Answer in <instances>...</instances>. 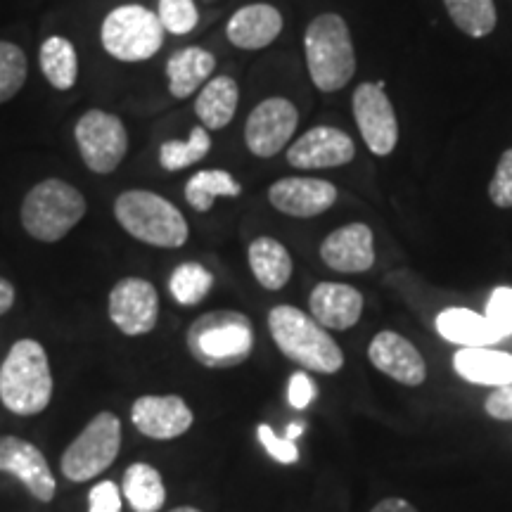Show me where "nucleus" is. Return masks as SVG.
<instances>
[{
    "instance_id": "obj_1",
    "label": "nucleus",
    "mask_w": 512,
    "mask_h": 512,
    "mask_svg": "<svg viewBox=\"0 0 512 512\" xmlns=\"http://www.w3.org/2000/svg\"><path fill=\"white\" fill-rule=\"evenodd\" d=\"M306 67L320 93H337L356 76V48L347 19L325 12L311 19L304 34Z\"/></svg>"
},
{
    "instance_id": "obj_2",
    "label": "nucleus",
    "mask_w": 512,
    "mask_h": 512,
    "mask_svg": "<svg viewBox=\"0 0 512 512\" xmlns=\"http://www.w3.org/2000/svg\"><path fill=\"white\" fill-rule=\"evenodd\" d=\"M53 399V373L46 349L36 339H17L0 366V401L10 413L31 418Z\"/></svg>"
},
{
    "instance_id": "obj_3",
    "label": "nucleus",
    "mask_w": 512,
    "mask_h": 512,
    "mask_svg": "<svg viewBox=\"0 0 512 512\" xmlns=\"http://www.w3.org/2000/svg\"><path fill=\"white\" fill-rule=\"evenodd\" d=\"M268 330L280 354L313 373L335 375L344 368V351L323 325L297 306L280 304L268 313Z\"/></svg>"
},
{
    "instance_id": "obj_4",
    "label": "nucleus",
    "mask_w": 512,
    "mask_h": 512,
    "mask_svg": "<svg viewBox=\"0 0 512 512\" xmlns=\"http://www.w3.org/2000/svg\"><path fill=\"white\" fill-rule=\"evenodd\" d=\"M190 356L204 368L226 370L245 363L254 349V325L240 311L219 309L192 320L185 332Z\"/></svg>"
},
{
    "instance_id": "obj_5",
    "label": "nucleus",
    "mask_w": 512,
    "mask_h": 512,
    "mask_svg": "<svg viewBox=\"0 0 512 512\" xmlns=\"http://www.w3.org/2000/svg\"><path fill=\"white\" fill-rule=\"evenodd\" d=\"M114 216L131 238L145 245L178 249L190 238L185 216L169 200L150 190H126L114 202Z\"/></svg>"
},
{
    "instance_id": "obj_6",
    "label": "nucleus",
    "mask_w": 512,
    "mask_h": 512,
    "mask_svg": "<svg viewBox=\"0 0 512 512\" xmlns=\"http://www.w3.org/2000/svg\"><path fill=\"white\" fill-rule=\"evenodd\" d=\"M86 216V197L60 178L34 185L22 202V226L34 240L57 242Z\"/></svg>"
},
{
    "instance_id": "obj_7",
    "label": "nucleus",
    "mask_w": 512,
    "mask_h": 512,
    "mask_svg": "<svg viewBox=\"0 0 512 512\" xmlns=\"http://www.w3.org/2000/svg\"><path fill=\"white\" fill-rule=\"evenodd\" d=\"M100 38L114 60L143 62L164 46V27L143 5H119L102 22Z\"/></svg>"
},
{
    "instance_id": "obj_8",
    "label": "nucleus",
    "mask_w": 512,
    "mask_h": 512,
    "mask_svg": "<svg viewBox=\"0 0 512 512\" xmlns=\"http://www.w3.org/2000/svg\"><path fill=\"white\" fill-rule=\"evenodd\" d=\"M121 448V420L102 411L83 427V432L64 448L60 470L69 482H91L112 467Z\"/></svg>"
},
{
    "instance_id": "obj_9",
    "label": "nucleus",
    "mask_w": 512,
    "mask_h": 512,
    "mask_svg": "<svg viewBox=\"0 0 512 512\" xmlns=\"http://www.w3.org/2000/svg\"><path fill=\"white\" fill-rule=\"evenodd\" d=\"M76 145L81 159L93 174H112L128 152V133L119 117L110 112L91 110L76 121Z\"/></svg>"
},
{
    "instance_id": "obj_10",
    "label": "nucleus",
    "mask_w": 512,
    "mask_h": 512,
    "mask_svg": "<svg viewBox=\"0 0 512 512\" xmlns=\"http://www.w3.org/2000/svg\"><path fill=\"white\" fill-rule=\"evenodd\" d=\"M351 112L363 143L375 157H389L399 145V119L384 83L366 81L354 91Z\"/></svg>"
},
{
    "instance_id": "obj_11",
    "label": "nucleus",
    "mask_w": 512,
    "mask_h": 512,
    "mask_svg": "<svg viewBox=\"0 0 512 512\" xmlns=\"http://www.w3.org/2000/svg\"><path fill=\"white\" fill-rule=\"evenodd\" d=\"M299 126V110L287 98H266L254 107L245 124V145L254 157L271 159L290 145Z\"/></svg>"
},
{
    "instance_id": "obj_12",
    "label": "nucleus",
    "mask_w": 512,
    "mask_h": 512,
    "mask_svg": "<svg viewBox=\"0 0 512 512\" xmlns=\"http://www.w3.org/2000/svg\"><path fill=\"white\" fill-rule=\"evenodd\" d=\"M107 313L126 337L150 335L157 328L159 294L145 278H124L112 287Z\"/></svg>"
},
{
    "instance_id": "obj_13",
    "label": "nucleus",
    "mask_w": 512,
    "mask_h": 512,
    "mask_svg": "<svg viewBox=\"0 0 512 512\" xmlns=\"http://www.w3.org/2000/svg\"><path fill=\"white\" fill-rule=\"evenodd\" d=\"M354 157V138L335 126H313L287 147V162L304 171L339 169L354 162Z\"/></svg>"
},
{
    "instance_id": "obj_14",
    "label": "nucleus",
    "mask_w": 512,
    "mask_h": 512,
    "mask_svg": "<svg viewBox=\"0 0 512 512\" xmlns=\"http://www.w3.org/2000/svg\"><path fill=\"white\" fill-rule=\"evenodd\" d=\"M0 472L19 479L38 503H50L57 494V482L41 448L22 437H0Z\"/></svg>"
},
{
    "instance_id": "obj_15",
    "label": "nucleus",
    "mask_w": 512,
    "mask_h": 512,
    "mask_svg": "<svg viewBox=\"0 0 512 512\" xmlns=\"http://www.w3.org/2000/svg\"><path fill=\"white\" fill-rule=\"evenodd\" d=\"M131 422L143 437L171 441L183 437L190 430L195 415H192V408L185 403L183 396L145 394L133 403Z\"/></svg>"
},
{
    "instance_id": "obj_16",
    "label": "nucleus",
    "mask_w": 512,
    "mask_h": 512,
    "mask_svg": "<svg viewBox=\"0 0 512 512\" xmlns=\"http://www.w3.org/2000/svg\"><path fill=\"white\" fill-rule=\"evenodd\" d=\"M268 202L292 219H313L337 202V185L325 178L287 176L268 188Z\"/></svg>"
},
{
    "instance_id": "obj_17",
    "label": "nucleus",
    "mask_w": 512,
    "mask_h": 512,
    "mask_svg": "<svg viewBox=\"0 0 512 512\" xmlns=\"http://www.w3.org/2000/svg\"><path fill=\"white\" fill-rule=\"evenodd\" d=\"M368 358L380 373L392 377L394 382L406 384V387H420L427 380L425 358L418 347L399 332H377L368 347Z\"/></svg>"
},
{
    "instance_id": "obj_18",
    "label": "nucleus",
    "mask_w": 512,
    "mask_h": 512,
    "mask_svg": "<svg viewBox=\"0 0 512 512\" xmlns=\"http://www.w3.org/2000/svg\"><path fill=\"white\" fill-rule=\"evenodd\" d=\"M320 259L337 273H366L375 264V235L366 223H347L320 242Z\"/></svg>"
},
{
    "instance_id": "obj_19",
    "label": "nucleus",
    "mask_w": 512,
    "mask_h": 512,
    "mask_svg": "<svg viewBox=\"0 0 512 512\" xmlns=\"http://www.w3.org/2000/svg\"><path fill=\"white\" fill-rule=\"evenodd\" d=\"M309 309L325 330L344 332L361 320L363 294L344 283H318L309 294Z\"/></svg>"
},
{
    "instance_id": "obj_20",
    "label": "nucleus",
    "mask_w": 512,
    "mask_h": 512,
    "mask_svg": "<svg viewBox=\"0 0 512 512\" xmlns=\"http://www.w3.org/2000/svg\"><path fill=\"white\" fill-rule=\"evenodd\" d=\"M283 31V15L268 3L245 5L228 19L226 36L240 50H264Z\"/></svg>"
},
{
    "instance_id": "obj_21",
    "label": "nucleus",
    "mask_w": 512,
    "mask_h": 512,
    "mask_svg": "<svg viewBox=\"0 0 512 512\" xmlns=\"http://www.w3.org/2000/svg\"><path fill=\"white\" fill-rule=\"evenodd\" d=\"M453 370L470 384L505 387L512 384V354L491 347H463L453 356Z\"/></svg>"
},
{
    "instance_id": "obj_22",
    "label": "nucleus",
    "mask_w": 512,
    "mask_h": 512,
    "mask_svg": "<svg viewBox=\"0 0 512 512\" xmlns=\"http://www.w3.org/2000/svg\"><path fill=\"white\" fill-rule=\"evenodd\" d=\"M216 69V57L204 48H183L166 62V76H169V91L174 98L185 100L197 93Z\"/></svg>"
},
{
    "instance_id": "obj_23",
    "label": "nucleus",
    "mask_w": 512,
    "mask_h": 512,
    "mask_svg": "<svg viewBox=\"0 0 512 512\" xmlns=\"http://www.w3.org/2000/svg\"><path fill=\"white\" fill-rule=\"evenodd\" d=\"M240 88L233 76H214L202 86L195 100V114L207 131H221L238 112Z\"/></svg>"
},
{
    "instance_id": "obj_24",
    "label": "nucleus",
    "mask_w": 512,
    "mask_h": 512,
    "mask_svg": "<svg viewBox=\"0 0 512 512\" xmlns=\"http://www.w3.org/2000/svg\"><path fill=\"white\" fill-rule=\"evenodd\" d=\"M249 268H252L256 283L264 290L278 292L292 278V256L287 247L275 238H256L247 249Z\"/></svg>"
},
{
    "instance_id": "obj_25",
    "label": "nucleus",
    "mask_w": 512,
    "mask_h": 512,
    "mask_svg": "<svg viewBox=\"0 0 512 512\" xmlns=\"http://www.w3.org/2000/svg\"><path fill=\"white\" fill-rule=\"evenodd\" d=\"M437 332L446 342L460 344V347H491V344L501 342L486 316H479L470 309H458V306L439 313Z\"/></svg>"
},
{
    "instance_id": "obj_26",
    "label": "nucleus",
    "mask_w": 512,
    "mask_h": 512,
    "mask_svg": "<svg viewBox=\"0 0 512 512\" xmlns=\"http://www.w3.org/2000/svg\"><path fill=\"white\" fill-rule=\"evenodd\" d=\"M121 494L136 512H157L166 503V486L157 467L133 463L126 467Z\"/></svg>"
},
{
    "instance_id": "obj_27",
    "label": "nucleus",
    "mask_w": 512,
    "mask_h": 512,
    "mask_svg": "<svg viewBox=\"0 0 512 512\" xmlns=\"http://www.w3.org/2000/svg\"><path fill=\"white\" fill-rule=\"evenodd\" d=\"M242 185L228 174L226 169H207L197 171L195 176L185 183V202L195 211L214 209L216 197H240Z\"/></svg>"
},
{
    "instance_id": "obj_28",
    "label": "nucleus",
    "mask_w": 512,
    "mask_h": 512,
    "mask_svg": "<svg viewBox=\"0 0 512 512\" xmlns=\"http://www.w3.org/2000/svg\"><path fill=\"white\" fill-rule=\"evenodd\" d=\"M41 69L57 91H69L79 79V57L67 38L50 36L41 46Z\"/></svg>"
},
{
    "instance_id": "obj_29",
    "label": "nucleus",
    "mask_w": 512,
    "mask_h": 512,
    "mask_svg": "<svg viewBox=\"0 0 512 512\" xmlns=\"http://www.w3.org/2000/svg\"><path fill=\"white\" fill-rule=\"evenodd\" d=\"M441 3H444L456 29L463 31L465 36L479 41V38L494 34L498 24V10L494 0H441Z\"/></svg>"
},
{
    "instance_id": "obj_30",
    "label": "nucleus",
    "mask_w": 512,
    "mask_h": 512,
    "mask_svg": "<svg viewBox=\"0 0 512 512\" xmlns=\"http://www.w3.org/2000/svg\"><path fill=\"white\" fill-rule=\"evenodd\" d=\"M211 152V136L204 126H195L188 140H166L159 150V164L166 171H181L202 162Z\"/></svg>"
},
{
    "instance_id": "obj_31",
    "label": "nucleus",
    "mask_w": 512,
    "mask_h": 512,
    "mask_svg": "<svg viewBox=\"0 0 512 512\" xmlns=\"http://www.w3.org/2000/svg\"><path fill=\"white\" fill-rule=\"evenodd\" d=\"M214 287V275L207 266L197 261H185L176 266V271L169 278V292L181 306H197Z\"/></svg>"
},
{
    "instance_id": "obj_32",
    "label": "nucleus",
    "mask_w": 512,
    "mask_h": 512,
    "mask_svg": "<svg viewBox=\"0 0 512 512\" xmlns=\"http://www.w3.org/2000/svg\"><path fill=\"white\" fill-rule=\"evenodd\" d=\"M27 55L10 41H0V105L15 98L27 81Z\"/></svg>"
},
{
    "instance_id": "obj_33",
    "label": "nucleus",
    "mask_w": 512,
    "mask_h": 512,
    "mask_svg": "<svg viewBox=\"0 0 512 512\" xmlns=\"http://www.w3.org/2000/svg\"><path fill=\"white\" fill-rule=\"evenodd\" d=\"M159 22L169 34L183 36L190 34L200 22V12L195 8V0H159Z\"/></svg>"
},
{
    "instance_id": "obj_34",
    "label": "nucleus",
    "mask_w": 512,
    "mask_h": 512,
    "mask_svg": "<svg viewBox=\"0 0 512 512\" xmlns=\"http://www.w3.org/2000/svg\"><path fill=\"white\" fill-rule=\"evenodd\" d=\"M484 316L494 325L501 342L512 337V287H496L491 292Z\"/></svg>"
},
{
    "instance_id": "obj_35",
    "label": "nucleus",
    "mask_w": 512,
    "mask_h": 512,
    "mask_svg": "<svg viewBox=\"0 0 512 512\" xmlns=\"http://www.w3.org/2000/svg\"><path fill=\"white\" fill-rule=\"evenodd\" d=\"M489 200L498 209H512V147L498 159L494 176L489 181Z\"/></svg>"
},
{
    "instance_id": "obj_36",
    "label": "nucleus",
    "mask_w": 512,
    "mask_h": 512,
    "mask_svg": "<svg viewBox=\"0 0 512 512\" xmlns=\"http://www.w3.org/2000/svg\"><path fill=\"white\" fill-rule=\"evenodd\" d=\"M256 434H259L261 446L266 448L268 456H271L275 463L294 465L299 460L297 441H292L287 437H278V434L271 430V425H259L256 427Z\"/></svg>"
},
{
    "instance_id": "obj_37",
    "label": "nucleus",
    "mask_w": 512,
    "mask_h": 512,
    "mask_svg": "<svg viewBox=\"0 0 512 512\" xmlns=\"http://www.w3.org/2000/svg\"><path fill=\"white\" fill-rule=\"evenodd\" d=\"M121 489L112 479H102L88 491V512H121Z\"/></svg>"
},
{
    "instance_id": "obj_38",
    "label": "nucleus",
    "mask_w": 512,
    "mask_h": 512,
    "mask_svg": "<svg viewBox=\"0 0 512 512\" xmlns=\"http://www.w3.org/2000/svg\"><path fill=\"white\" fill-rule=\"evenodd\" d=\"M316 399V384L304 370L294 373L290 377V387H287V401L294 411H304V408L311 406V401Z\"/></svg>"
},
{
    "instance_id": "obj_39",
    "label": "nucleus",
    "mask_w": 512,
    "mask_h": 512,
    "mask_svg": "<svg viewBox=\"0 0 512 512\" xmlns=\"http://www.w3.org/2000/svg\"><path fill=\"white\" fill-rule=\"evenodd\" d=\"M489 418L508 422L512 420V384H505V387H496L491 392L489 399L484 403Z\"/></svg>"
},
{
    "instance_id": "obj_40",
    "label": "nucleus",
    "mask_w": 512,
    "mask_h": 512,
    "mask_svg": "<svg viewBox=\"0 0 512 512\" xmlns=\"http://www.w3.org/2000/svg\"><path fill=\"white\" fill-rule=\"evenodd\" d=\"M370 512H418V508L408 501H403V498H384V501L377 503Z\"/></svg>"
},
{
    "instance_id": "obj_41",
    "label": "nucleus",
    "mask_w": 512,
    "mask_h": 512,
    "mask_svg": "<svg viewBox=\"0 0 512 512\" xmlns=\"http://www.w3.org/2000/svg\"><path fill=\"white\" fill-rule=\"evenodd\" d=\"M15 306V285L10 280L0 278V316H5Z\"/></svg>"
},
{
    "instance_id": "obj_42",
    "label": "nucleus",
    "mask_w": 512,
    "mask_h": 512,
    "mask_svg": "<svg viewBox=\"0 0 512 512\" xmlns=\"http://www.w3.org/2000/svg\"><path fill=\"white\" fill-rule=\"evenodd\" d=\"M302 434H304V425H299V422H292V425L287 427L285 437L292 439V441H297L299 437H302Z\"/></svg>"
},
{
    "instance_id": "obj_43",
    "label": "nucleus",
    "mask_w": 512,
    "mask_h": 512,
    "mask_svg": "<svg viewBox=\"0 0 512 512\" xmlns=\"http://www.w3.org/2000/svg\"><path fill=\"white\" fill-rule=\"evenodd\" d=\"M169 512H202L200 508H192V505H181V508H174V510H169Z\"/></svg>"
}]
</instances>
